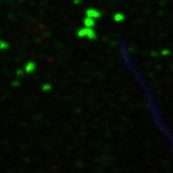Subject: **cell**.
<instances>
[{"label":"cell","mask_w":173,"mask_h":173,"mask_svg":"<svg viewBox=\"0 0 173 173\" xmlns=\"http://www.w3.org/2000/svg\"><path fill=\"white\" fill-rule=\"evenodd\" d=\"M8 47H9L8 42L3 41V40H0V50H6Z\"/></svg>","instance_id":"cell-2"},{"label":"cell","mask_w":173,"mask_h":173,"mask_svg":"<svg viewBox=\"0 0 173 173\" xmlns=\"http://www.w3.org/2000/svg\"><path fill=\"white\" fill-rule=\"evenodd\" d=\"M86 12H87V15H88L89 18H97V17H99V16H100V12H98L97 10L90 9L88 10Z\"/></svg>","instance_id":"cell-1"}]
</instances>
